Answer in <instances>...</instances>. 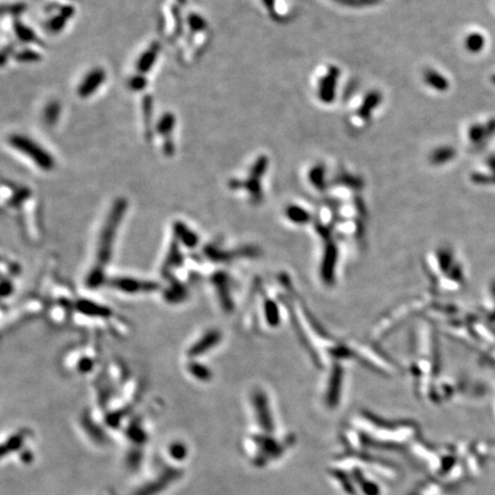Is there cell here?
Instances as JSON below:
<instances>
[{
	"label": "cell",
	"mask_w": 495,
	"mask_h": 495,
	"mask_svg": "<svg viewBox=\"0 0 495 495\" xmlns=\"http://www.w3.org/2000/svg\"><path fill=\"white\" fill-rule=\"evenodd\" d=\"M129 202L124 197H117L103 219L96 242L91 266L85 275V287L89 290H97L105 286L108 279L107 269L114 256L115 245L119 228L128 212Z\"/></svg>",
	"instance_id": "obj_1"
},
{
	"label": "cell",
	"mask_w": 495,
	"mask_h": 495,
	"mask_svg": "<svg viewBox=\"0 0 495 495\" xmlns=\"http://www.w3.org/2000/svg\"><path fill=\"white\" fill-rule=\"evenodd\" d=\"M352 429L363 437L366 436L367 440L362 444H367V447L374 443L380 446L393 447L394 445L408 442V439L417 435V426L412 422L391 423L367 411L359 413V415L357 414L352 420Z\"/></svg>",
	"instance_id": "obj_2"
},
{
	"label": "cell",
	"mask_w": 495,
	"mask_h": 495,
	"mask_svg": "<svg viewBox=\"0 0 495 495\" xmlns=\"http://www.w3.org/2000/svg\"><path fill=\"white\" fill-rule=\"evenodd\" d=\"M423 265L426 276L435 289L444 291L460 286L462 281L461 269L457 266L453 251L447 246L430 250L425 255Z\"/></svg>",
	"instance_id": "obj_3"
},
{
	"label": "cell",
	"mask_w": 495,
	"mask_h": 495,
	"mask_svg": "<svg viewBox=\"0 0 495 495\" xmlns=\"http://www.w3.org/2000/svg\"><path fill=\"white\" fill-rule=\"evenodd\" d=\"M184 468L174 466L161 455L160 462L146 475L141 484L133 490V495H161L182 478Z\"/></svg>",
	"instance_id": "obj_4"
},
{
	"label": "cell",
	"mask_w": 495,
	"mask_h": 495,
	"mask_svg": "<svg viewBox=\"0 0 495 495\" xmlns=\"http://www.w3.org/2000/svg\"><path fill=\"white\" fill-rule=\"evenodd\" d=\"M8 143L13 149L29 159L40 170L47 172V171H52L55 166V161L52 155L30 137L22 136V134H13L8 139Z\"/></svg>",
	"instance_id": "obj_5"
},
{
	"label": "cell",
	"mask_w": 495,
	"mask_h": 495,
	"mask_svg": "<svg viewBox=\"0 0 495 495\" xmlns=\"http://www.w3.org/2000/svg\"><path fill=\"white\" fill-rule=\"evenodd\" d=\"M344 362H334L326 368V379L322 382L321 400L328 409H335L341 405L345 385Z\"/></svg>",
	"instance_id": "obj_6"
},
{
	"label": "cell",
	"mask_w": 495,
	"mask_h": 495,
	"mask_svg": "<svg viewBox=\"0 0 495 495\" xmlns=\"http://www.w3.org/2000/svg\"><path fill=\"white\" fill-rule=\"evenodd\" d=\"M260 250L256 245H242L238 248H229L210 243L203 249V256L213 264H231L236 260L258 258Z\"/></svg>",
	"instance_id": "obj_7"
},
{
	"label": "cell",
	"mask_w": 495,
	"mask_h": 495,
	"mask_svg": "<svg viewBox=\"0 0 495 495\" xmlns=\"http://www.w3.org/2000/svg\"><path fill=\"white\" fill-rule=\"evenodd\" d=\"M105 286L128 296L148 295L150 292L162 290L159 282L132 275L108 276Z\"/></svg>",
	"instance_id": "obj_8"
},
{
	"label": "cell",
	"mask_w": 495,
	"mask_h": 495,
	"mask_svg": "<svg viewBox=\"0 0 495 495\" xmlns=\"http://www.w3.org/2000/svg\"><path fill=\"white\" fill-rule=\"evenodd\" d=\"M34 439V432L29 427H17L7 434L6 437L3 439L2 446V458L3 461L7 457L20 456L33 448L31 440Z\"/></svg>",
	"instance_id": "obj_9"
},
{
	"label": "cell",
	"mask_w": 495,
	"mask_h": 495,
	"mask_svg": "<svg viewBox=\"0 0 495 495\" xmlns=\"http://www.w3.org/2000/svg\"><path fill=\"white\" fill-rule=\"evenodd\" d=\"M210 283L213 287L215 298L218 299L220 307L227 314L233 313L235 308V303L233 298V279L231 274L225 271L214 272L210 276Z\"/></svg>",
	"instance_id": "obj_10"
},
{
	"label": "cell",
	"mask_w": 495,
	"mask_h": 495,
	"mask_svg": "<svg viewBox=\"0 0 495 495\" xmlns=\"http://www.w3.org/2000/svg\"><path fill=\"white\" fill-rule=\"evenodd\" d=\"M223 342V332L217 328L206 329L186 350L187 360H199L213 351Z\"/></svg>",
	"instance_id": "obj_11"
},
{
	"label": "cell",
	"mask_w": 495,
	"mask_h": 495,
	"mask_svg": "<svg viewBox=\"0 0 495 495\" xmlns=\"http://www.w3.org/2000/svg\"><path fill=\"white\" fill-rule=\"evenodd\" d=\"M68 366L78 375H87L92 373L98 363V353L94 350H78L73 351L69 354Z\"/></svg>",
	"instance_id": "obj_12"
},
{
	"label": "cell",
	"mask_w": 495,
	"mask_h": 495,
	"mask_svg": "<svg viewBox=\"0 0 495 495\" xmlns=\"http://www.w3.org/2000/svg\"><path fill=\"white\" fill-rule=\"evenodd\" d=\"M171 231H172V237L179 243L180 246H183V249L194 250L196 246L200 245V236L184 222L175 220L172 223Z\"/></svg>",
	"instance_id": "obj_13"
},
{
	"label": "cell",
	"mask_w": 495,
	"mask_h": 495,
	"mask_svg": "<svg viewBox=\"0 0 495 495\" xmlns=\"http://www.w3.org/2000/svg\"><path fill=\"white\" fill-rule=\"evenodd\" d=\"M106 80V71L102 68H94L85 75L77 87V94L82 99H87L93 96Z\"/></svg>",
	"instance_id": "obj_14"
},
{
	"label": "cell",
	"mask_w": 495,
	"mask_h": 495,
	"mask_svg": "<svg viewBox=\"0 0 495 495\" xmlns=\"http://www.w3.org/2000/svg\"><path fill=\"white\" fill-rule=\"evenodd\" d=\"M169 285L168 287H165L164 289H162L163 292V299L166 303L177 305L181 304L184 300L188 298L190 296V291H188L186 283L183 281L179 280L178 277H171L168 279Z\"/></svg>",
	"instance_id": "obj_15"
},
{
	"label": "cell",
	"mask_w": 495,
	"mask_h": 495,
	"mask_svg": "<svg viewBox=\"0 0 495 495\" xmlns=\"http://www.w3.org/2000/svg\"><path fill=\"white\" fill-rule=\"evenodd\" d=\"M184 369L192 379L200 383H209L212 380V370L200 360H187Z\"/></svg>",
	"instance_id": "obj_16"
},
{
	"label": "cell",
	"mask_w": 495,
	"mask_h": 495,
	"mask_svg": "<svg viewBox=\"0 0 495 495\" xmlns=\"http://www.w3.org/2000/svg\"><path fill=\"white\" fill-rule=\"evenodd\" d=\"M160 52V45L157 43H154L150 45V47L146 49L143 52L140 57L138 58L137 61V69L139 70V73H148L152 67H154L155 61L157 60V56H159Z\"/></svg>",
	"instance_id": "obj_17"
},
{
	"label": "cell",
	"mask_w": 495,
	"mask_h": 495,
	"mask_svg": "<svg viewBox=\"0 0 495 495\" xmlns=\"http://www.w3.org/2000/svg\"><path fill=\"white\" fill-rule=\"evenodd\" d=\"M285 218L288 223L292 225V226L301 227V226H306V225L311 223L312 215L304 208H299V206L294 205V206H290V208L286 211Z\"/></svg>",
	"instance_id": "obj_18"
},
{
	"label": "cell",
	"mask_w": 495,
	"mask_h": 495,
	"mask_svg": "<svg viewBox=\"0 0 495 495\" xmlns=\"http://www.w3.org/2000/svg\"><path fill=\"white\" fill-rule=\"evenodd\" d=\"M174 127H175V117L171 114V112H166V114L162 116L160 120L157 121L156 131L160 136H163L166 139H169L170 134L173 132Z\"/></svg>",
	"instance_id": "obj_19"
},
{
	"label": "cell",
	"mask_w": 495,
	"mask_h": 495,
	"mask_svg": "<svg viewBox=\"0 0 495 495\" xmlns=\"http://www.w3.org/2000/svg\"><path fill=\"white\" fill-rule=\"evenodd\" d=\"M61 114V107L57 102H52L45 108L44 111V118L46 123L49 125H54L58 119V116Z\"/></svg>",
	"instance_id": "obj_20"
},
{
	"label": "cell",
	"mask_w": 495,
	"mask_h": 495,
	"mask_svg": "<svg viewBox=\"0 0 495 495\" xmlns=\"http://www.w3.org/2000/svg\"><path fill=\"white\" fill-rule=\"evenodd\" d=\"M105 495H108V494H105Z\"/></svg>",
	"instance_id": "obj_21"
}]
</instances>
